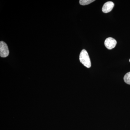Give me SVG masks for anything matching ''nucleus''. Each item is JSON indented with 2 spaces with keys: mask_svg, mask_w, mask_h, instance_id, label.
<instances>
[{
  "mask_svg": "<svg viewBox=\"0 0 130 130\" xmlns=\"http://www.w3.org/2000/svg\"><path fill=\"white\" fill-rule=\"evenodd\" d=\"M94 1V0H80L79 1V3L81 5L85 6L89 5Z\"/></svg>",
  "mask_w": 130,
  "mask_h": 130,
  "instance_id": "5",
  "label": "nucleus"
},
{
  "mask_svg": "<svg viewBox=\"0 0 130 130\" xmlns=\"http://www.w3.org/2000/svg\"><path fill=\"white\" fill-rule=\"evenodd\" d=\"M9 54V50L7 44L3 41L0 42V56L2 58L7 57Z\"/></svg>",
  "mask_w": 130,
  "mask_h": 130,
  "instance_id": "2",
  "label": "nucleus"
},
{
  "mask_svg": "<svg viewBox=\"0 0 130 130\" xmlns=\"http://www.w3.org/2000/svg\"><path fill=\"white\" fill-rule=\"evenodd\" d=\"M117 42L115 39L113 38L109 37L105 40V45L108 49L111 50L113 48L116 46Z\"/></svg>",
  "mask_w": 130,
  "mask_h": 130,
  "instance_id": "3",
  "label": "nucleus"
},
{
  "mask_svg": "<svg viewBox=\"0 0 130 130\" xmlns=\"http://www.w3.org/2000/svg\"><path fill=\"white\" fill-rule=\"evenodd\" d=\"M129 61H130V60H129Z\"/></svg>",
  "mask_w": 130,
  "mask_h": 130,
  "instance_id": "7",
  "label": "nucleus"
},
{
  "mask_svg": "<svg viewBox=\"0 0 130 130\" xmlns=\"http://www.w3.org/2000/svg\"><path fill=\"white\" fill-rule=\"evenodd\" d=\"M124 79L125 83L130 85V72L128 73L125 75Z\"/></svg>",
  "mask_w": 130,
  "mask_h": 130,
  "instance_id": "6",
  "label": "nucleus"
},
{
  "mask_svg": "<svg viewBox=\"0 0 130 130\" xmlns=\"http://www.w3.org/2000/svg\"><path fill=\"white\" fill-rule=\"evenodd\" d=\"M79 60L81 63L86 67L89 68L91 66L89 56L85 50L83 49L81 51L79 55Z\"/></svg>",
  "mask_w": 130,
  "mask_h": 130,
  "instance_id": "1",
  "label": "nucleus"
},
{
  "mask_svg": "<svg viewBox=\"0 0 130 130\" xmlns=\"http://www.w3.org/2000/svg\"><path fill=\"white\" fill-rule=\"evenodd\" d=\"M114 6L113 2L111 1H108L106 2L103 5L102 8V12L104 13H108L112 10Z\"/></svg>",
  "mask_w": 130,
  "mask_h": 130,
  "instance_id": "4",
  "label": "nucleus"
}]
</instances>
